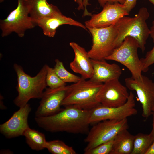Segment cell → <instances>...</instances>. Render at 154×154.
I'll use <instances>...</instances> for the list:
<instances>
[{"instance_id": "obj_1", "label": "cell", "mask_w": 154, "mask_h": 154, "mask_svg": "<svg viewBox=\"0 0 154 154\" xmlns=\"http://www.w3.org/2000/svg\"><path fill=\"white\" fill-rule=\"evenodd\" d=\"M90 112V110L71 106L53 115L35 117V119L38 126L48 132L84 133L89 130Z\"/></svg>"}, {"instance_id": "obj_2", "label": "cell", "mask_w": 154, "mask_h": 154, "mask_svg": "<svg viewBox=\"0 0 154 154\" xmlns=\"http://www.w3.org/2000/svg\"><path fill=\"white\" fill-rule=\"evenodd\" d=\"M149 16L147 9L142 7L134 17L124 16L120 18L114 25L117 33L114 44L115 48L122 44L126 37L130 36L137 40L139 48L144 52L150 35V29L146 21Z\"/></svg>"}, {"instance_id": "obj_3", "label": "cell", "mask_w": 154, "mask_h": 154, "mask_svg": "<svg viewBox=\"0 0 154 154\" xmlns=\"http://www.w3.org/2000/svg\"><path fill=\"white\" fill-rule=\"evenodd\" d=\"M16 73L17 96L14 100L15 104L19 108L25 106L31 99H41L47 86L46 82V64L42 67L38 73L32 77L26 73L23 67L16 63L13 65Z\"/></svg>"}, {"instance_id": "obj_4", "label": "cell", "mask_w": 154, "mask_h": 154, "mask_svg": "<svg viewBox=\"0 0 154 154\" xmlns=\"http://www.w3.org/2000/svg\"><path fill=\"white\" fill-rule=\"evenodd\" d=\"M82 77L77 82L68 86L66 96L61 106H73L90 110L100 105L96 99L97 94L103 84Z\"/></svg>"}, {"instance_id": "obj_5", "label": "cell", "mask_w": 154, "mask_h": 154, "mask_svg": "<svg viewBox=\"0 0 154 154\" xmlns=\"http://www.w3.org/2000/svg\"><path fill=\"white\" fill-rule=\"evenodd\" d=\"M139 44L134 38L125 37L122 44L114 49L105 60L115 61L125 66L130 72L132 76L139 78L142 76V64L138 54Z\"/></svg>"}, {"instance_id": "obj_6", "label": "cell", "mask_w": 154, "mask_h": 154, "mask_svg": "<svg viewBox=\"0 0 154 154\" xmlns=\"http://www.w3.org/2000/svg\"><path fill=\"white\" fill-rule=\"evenodd\" d=\"M17 4L16 8L11 12L6 18L0 20V27L3 37L15 32L19 37H22L26 30L37 26L29 15L26 0H17Z\"/></svg>"}, {"instance_id": "obj_7", "label": "cell", "mask_w": 154, "mask_h": 154, "mask_svg": "<svg viewBox=\"0 0 154 154\" xmlns=\"http://www.w3.org/2000/svg\"><path fill=\"white\" fill-rule=\"evenodd\" d=\"M98 123L89 130L84 139L87 144L84 151L112 139L120 131L129 128L127 118L106 120Z\"/></svg>"}, {"instance_id": "obj_8", "label": "cell", "mask_w": 154, "mask_h": 154, "mask_svg": "<svg viewBox=\"0 0 154 154\" xmlns=\"http://www.w3.org/2000/svg\"><path fill=\"white\" fill-rule=\"evenodd\" d=\"M88 29L92 38L91 48L88 52L89 57L94 60L105 59L115 48L114 44L117 33L114 25Z\"/></svg>"}, {"instance_id": "obj_9", "label": "cell", "mask_w": 154, "mask_h": 154, "mask_svg": "<svg viewBox=\"0 0 154 154\" xmlns=\"http://www.w3.org/2000/svg\"><path fill=\"white\" fill-rule=\"evenodd\" d=\"M135 105L134 95L130 92L127 102L122 106L108 107L100 104L90 110V123H98L106 120H121L127 118L137 114Z\"/></svg>"}, {"instance_id": "obj_10", "label": "cell", "mask_w": 154, "mask_h": 154, "mask_svg": "<svg viewBox=\"0 0 154 154\" xmlns=\"http://www.w3.org/2000/svg\"><path fill=\"white\" fill-rule=\"evenodd\" d=\"M125 81L127 88L136 92L142 105V116L147 119L152 114L154 107V82L142 75L139 78H127Z\"/></svg>"}, {"instance_id": "obj_11", "label": "cell", "mask_w": 154, "mask_h": 154, "mask_svg": "<svg viewBox=\"0 0 154 154\" xmlns=\"http://www.w3.org/2000/svg\"><path fill=\"white\" fill-rule=\"evenodd\" d=\"M129 96L127 87L116 79L103 83L97 94L96 99L103 106L116 107L125 104Z\"/></svg>"}, {"instance_id": "obj_12", "label": "cell", "mask_w": 154, "mask_h": 154, "mask_svg": "<svg viewBox=\"0 0 154 154\" xmlns=\"http://www.w3.org/2000/svg\"><path fill=\"white\" fill-rule=\"evenodd\" d=\"M99 13L92 15L90 19L85 22L87 29L101 28L114 25L121 18L129 13L123 4L118 3H106Z\"/></svg>"}, {"instance_id": "obj_13", "label": "cell", "mask_w": 154, "mask_h": 154, "mask_svg": "<svg viewBox=\"0 0 154 154\" xmlns=\"http://www.w3.org/2000/svg\"><path fill=\"white\" fill-rule=\"evenodd\" d=\"M68 86L52 89L46 88L35 113V117L50 116L61 110L60 106L67 94Z\"/></svg>"}, {"instance_id": "obj_14", "label": "cell", "mask_w": 154, "mask_h": 154, "mask_svg": "<svg viewBox=\"0 0 154 154\" xmlns=\"http://www.w3.org/2000/svg\"><path fill=\"white\" fill-rule=\"evenodd\" d=\"M31 110L28 103L19 108L7 121L0 125V132L7 138L23 135L25 130L29 127L28 119Z\"/></svg>"}, {"instance_id": "obj_15", "label": "cell", "mask_w": 154, "mask_h": 154, "mask_svg": "<svg viewBox=\"0 0 154 154\" xmlns=\"http://www.w3.org/2000/svg\"><path fill=\"white\" fill-rule=\"evenodd\" d=\"M35 22L37 26L42 29L44 35L50 37H54L57 29L63 25L75 26L87 30L85 25L64 15L62 13L41 18Z\"/></svg>"}, {"instance_id": "obj_16", "label": "cell", "mask_w": 154, "mask_h": 154, "mask_svg": "<svg viewBox=\"0 0 154 154\" xmlns=\"http://www.w3.org/2000/svg\"><path fill=\"white\" fill-rule=\"evenodd\" d=\"M70 45L72 48L74 58L70 64L71 69L74 72L80 74L85 79H90L93 70L91 58L85 49L75 42H71Z\"/></svg>"}, {"instance_id": "obj_17", "label": "cell", "mask_w": 154, "mask_h": 154, "mask_svg": "<svg viewBox=\"0 0 154 154\" xmlns=\"http://www.w3.org/2000/svg\"><path fill=\"white\" fill-rule=\"evenodd\" d=\"M91 60L93 73L90 79L97 82L103 84L112 80L119 79L122 71L118 64H109L105 59H91Z\"/></svg>"}, {"instance_id": "obj_18", "label": "cell", "mask_w": 154, "mask_h": 154, "mask_svg": "<svg viewBox=\"0 0 154 154\" xmlns=\"http://www.w3.org/2000/svg\"><path fill=\"white\" fill-rule=\"evenodd\" d=\"M26 1L29 8V15L34 22L41 18L61 13L56 6L49 3L47 0Z\"/></svg>"}, {"instance_id": "obj_19", "label": "cell", "mask_w": 154, "mask_h": 154, "mask_svg": "<svg viewBox=\"0 0 154 154\" xmlns=\"http://www.w3.org/2000/svg\"><path fill=\"white\" fill-rule=\"evenodd\" d=\"M134 137L135 135L131 134L127 129L121 131L114 138L110 154H131Z\"/></svg>"}, {"instance_id": "obj_20", "label": "cell", "mask_w": 154, "mask_h": 154, "mask_svg": "<svg viewBox=\"0 0 154 154\" xmlns=\"http://www.w3.org/2000/svg\"><path fill=\"white\" fill-rule=\"evenodd\" d=\"M28 146L32 149L39 151L45 149L47 141L44 134L29 127L24 132L23 135Z\"/></svg>"}, {"instance_id": "obj_21", "label": "cell", "mask_w": 154, "mask_h": 154, "mask_svg": "<svg viewBox=\"0 0 154 154\" xmlns=\"http://www.w3.org/2000/svg\"><path fill=\"white\" fill-rule=\"evenodd\" d=\"M152 143L150 134H137L135 135L133 148L131 154H145Z\"/></svg>"}, {"instance_id": "obj_22", "label": "cell", "mask_w": 154, "mask_h": 154, "mask_svg": "<svg viewBox=\"0 0 154 154\" xmlns=\"http://www.w3.org/2000/svg\"><path fill=\"white\" fill-rule=\"evenodd\" d=\"M45 148L53 154H76L73 148L66 145L63 141L57 140L47 141Z\"/></svg>"}, {"instance_id": "obj_23", "label": "cell", "mask_w": 154, "mask_h": 154, "mask_svg": "<svg viewBox=\"0 0 154 154\" xmlns=\"http://www.w3.org/2000/svg\"><path fill=\"white\" fill-rule=\"evenodd\" d=\"M55 64L54 68L57 75L64 83H75L78 82L81 77L76 75L68 71L65 68L62 62L58 59L55 60Z\"/></svg>"}, {"instance_id": "obj_24", "label": "cell", "mask_w": 154, "mask_h": 154, "mask_svg": "<svg viewBox=\"0 0 154 154\" xmlns=\"http://www.w3.org/2000/svg\"><path fill=\"white\" fill-rule=\"evenodd\" d=\"M46 82L49 88L54 89L66 85L57 75L54 68L46 65Z\"/></svg>"}, {"instance_id": "obj_25", "label": "cell", "mask_w": 154, "mask_h": 154, "mask_svg": "<svg viewBox=\"0 0 154 154\" xmlns=\"http://www.w3.org/2000/svg\"><path fill=\"white\" fill-rule=\"evenodd\" d=\"M150 30V35L154 44V20ZM140 59L142 64V72H146L148 70L149 67L154 64V44L152 49L147 52L145 57Z\"/></svg>"}, {"instance_id": "obj_26", "label": "cell", "mask_w": 154, "mask_h": 154, "mask_svg": "<svg viewBox=\"0 0 154 154\" xmlns=\"http://www.w3.org/2000/svg\"><path fill=\"white\" fill-rule=\"evenodd\" d=\"M114 139L100 144L96 147L86 151L85 154H110L113 146Z\"/></svg>"}, {"instance_id": "obj_27", "label": "cell", "mask_w": 154, "mask_h": 154, "mask_svg": "<svg viewBox=\"0 0 154 154\" xmlns=\"http://www.w3.org/2000/svg\"><path fill=\"white\" fill-rule=\"evenodd\" d=\"M100 5L103 7L106 3H118L123 4L126 0H98ZM83 4L84 7V10H87L86 6L90 5L88 3V0H83Z\"/></svg>"}, {"instance_id": "obj_28", "label": "cell", "mask_w": 154, "mask_h": 154, "mask_svg": "<svg viewBox=\"0 0 154 154\" xmlns=\"http://www.w3.org/2000/svg\"><path fill=\"white\" fill-rule=\"evenodd\" d=\"M137 1V0H126L123 4L125 8L129 14L136 5Z\"/></svg>"}, {"instance_id": "obj_29", "label": "cell", "mask_w": 154, "mask_h": 154, "mask_svg": "<svg viewBox=\"0 0 154 154\" xmlns=\"http://www.w3.org/2000/svg\"><path fill=\"white\" fill-rule=\"evenodd\" d=\"M78 4L77 9L79 10L81 9H84V7L83 4V0H74Z\"/></svg>"}, {"instance_id": "obj_30", "label": "cell", "mask_w": 154, "mask_h": 154, "mask_svg": "<svg viewBox=\"0 0 154 154\" xmlns=\"http://www.w3.org/2000/svg\"><path fill=\"white\" fill-rule=\"evenodd\" d=\"M152 114L153 116V127L152 131L150 134L153 143L154 141V111H153Z\"/></svg>"}, {"instance_id": "obj_31", "label": "cell", "mask_w": 154, "mask_h": 154, "mask_svg": "<svg viewBox=\"0 0 154 154\" xmlns=\"http://www.w3.org/2000/svg\"><path fill=\"white\" fill-rule=\"evenodd\" d=\"M145 154H154V141L149 147Z\"/></svg>"}, {"instance_id": "obj_32", "label": "cell", "mask_w": 154, "mask_h": 154, "mask_svg": "<svg viewBox=\"0 0 154 154\" xmlns=\"http://www.w3.org/2000/svg\"><path fill=\"white\" fill-rule=\"evenodd\" d=\"M154 5V0H148Z\"/></svg>"}, {"instance_id": "obj_33", "label": "cell", "mask_w": 154, "mask_h": 154, "mask_svg": "<svg viewBox=\"0 0 154 154\" xmlns=\"http://www.w3.org/2000/svg\"><path fill=\"white\" fill-rule=\"evenodd\" d=\"M4 0H0V3H2L4 1Z\"/></svg>"}, {"instance_id": "obj_34", "label": "cell", "mask_w": 154, "mask_h": 154, "mask_svg": "<svg viewBox=\"0 0 154 154\" xmlns=\"http://www.w3.org/2000/svg\"><path fill=\"white\" fill-rule=\"evenodd\" d=\"M153 111H154V107L153 109Z\"/></svg>"}]
</instances>
